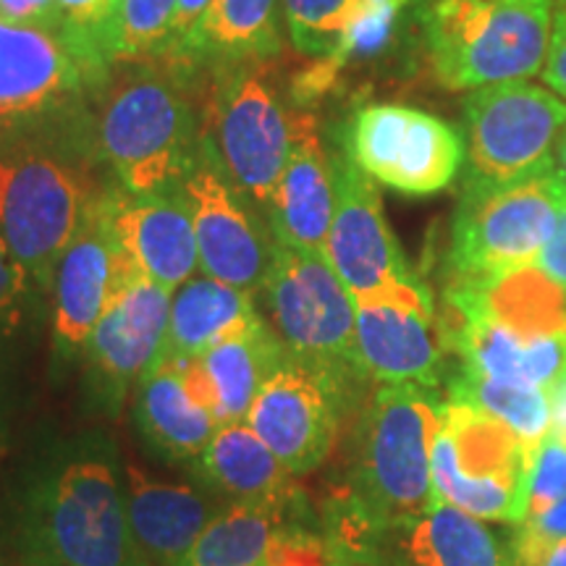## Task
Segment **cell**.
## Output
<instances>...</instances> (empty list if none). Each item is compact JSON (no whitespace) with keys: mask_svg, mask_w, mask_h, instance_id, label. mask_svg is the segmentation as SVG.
Masks as SVG:
<instances>
[{"mask_svg":"<svg viewBox=\"0 0 566 566\" xmlns=\"http://www.w3.org/2000/svg\"><path fill=\"white\" fill-rule=\"evenodd\" d=\"M294 48L313 59H328L367 0H281Z\"/></svg>","mask_w":566,"mask_h":566,"instance_id":"obj_32","label":"cell"},{"mask_svg":"<svg viewBox=\"0 0 566 566\" xmlns=\"http://www.w3.org/2000/svg\"><path fill=\"white\" fill-rule=\"evenodd\" d=\"M113 63L63 30L0 21V147L45 137L108 82Z\"/></svg>","mask_w":566,"mask_h":566,"instance_id":"obj_7","label":"cell"},{"mask_svg":"<svg viewBox=\"0 0 566 566\" xmlns=\"http://www.w3.org/2000/svg\"><path fill=\"white\" fill-rule=\"evenodd\" d=\"M258 317L254 294L208 275H195L174 292L166 342L158 357L200 359L210 346Z\"/></svg>","mask_w":566,"mask_h":566,"instance_id":"obj_28","label":"cell"},{"mask_svg":"<svg viewBox=\"0 0 566 566\" xmlns=\"http://www.w3.org/2000/svg\"><path fill=\"white\" fill-rule=\"evenodd\" d=\"M263 566H331L325 535L315 533V527L296 525L286 530L268 556Z\"/></svg>","mask_w":566,"mask_h":566,"instance_id":"obj_39","label":"cell"},{"mask_svg":"<svg viewBox=\"0 0 566 566\" xmlns=\"http://www.w3.org/2000/svg\"><path fill=\"white\" fill-rule=\"evenodd\" d=\"M105 212L129 263L168 292L200 271L192 216L181 192L134 195L116 184L105 195Z\"/></svg>","mask_w":566,"mask_h":566,"instance_id":"obj_20","label":"cell"},{"mask_svg":"<svg viewBox=\"0 0 566 566\" xmlns=\"http://www.w3.org/2000/svg\"><path fill=\"white\" fill-rule=\"evenodd\" d=\"M38 294L40 289L34 286L30 273L19 263L0 231V342L9 344L19 334Z\"/></svg>","mask_w":566,"mask_h":566,"instance_id":"obj_36","label":"cell"},{"mask_svg":"<svg viewBox=\"0 0 566 566\" xmlns=\"http://www.w3.org/2000/svg\"><path fill=\"white\" fill-rule=\"evenodd\" d=\"M558 184L562 171L551 163L509 187L459 195L449 279H480L537 265L556 229Z\"/></svg>","mask_w":566,"mask_h":566,"instance_id":"obj_10","label":"cell"},{"mask_svg":"<svg viewBox=\"0 0 566 566\" xmlns=\"http://www.w3.org/2000/svg\"><path fill=\"white\" fill-rule=\"evenodd\" d=\"M446 310L480 317L520 336L566 334V292L537 265L480 279H451Z\"/></svg>","mask_w":566,"mask_h":566,"instance_id":"obj_24","label":"cell"},{"mask_svg":"<svg viewBox=\"0 0 566 566\" xmlns=\"http://www.w3.org/2000/svg\"><path fill=\"white\" fill-rule=\"evenodd\" d=\"M126 512L142 554L153 566H174L216 514L205 495L189 485L160 483L145 472L126 470Z\"/></svg>","mask_w":566,"mask_h":566,"instance_id":"obj_26","label":"cell"},{"mask_svg":"<svg viewBox=\"0 0 566 566\" xmlns=\"http://www.w3.org/2000/svg\"><path fill=\"white\" fill-rule=\"evenodd\" d=\"M558 541H566V495L543 512L530 514L514 525L512 548L516 566H533L543 551Z\"/></svg>","mask_w":566,"mask_h":566,"instance_id":"obj_38","label":"cell"},{"mask_svg":"<svg viewBox=\"0 0 566 566\" xmlns=\"http://www.w3.org/2000/svg\"><path fill=\"white\" fill-rule=\"evenodd\" d=\"M373 556L380 566H516L512 541L443 501L405 527L378 533Z\"/></svg>","mask_w":566,"mask_h":566,"instance_id":"obj_22","label":"cell"},{"mask_svg":"<svg viewBox=\"0 0 566 566\" xmlns=\"http://www.w3.org/2000/svg\"><path fill=\"white\" fill-rule=\"evenodd\" d=\"M132 268L113 233L103 197L55 265L51 283L55 363H71L74 354L84 349Z\"/></svg>","mask_w":566,"mask_h":566,"instance_id":"obj_17","label":"cell"},{"mask_svg":"<svg viewBox=\"0 0 566 566\" xmlns=\"http://www.w3.org/2000/svg\"><path fill=\"white\" fill-rule=\"evenodd\" d=\"M566 103L530 82L491 84L464 101L462 192H491L556 163Z\"/></svg>","mask_w":566,"mask_h":566,"instance_id":"obj_9","label":"cell"},{"mask_svg":"<svg viewBox=\"0 0 566 566\" xmlns=\"http://www.w3.org/2000/svg\"><path fill=\"white\" fill-rule=\"evenodd\" d=\"M174 292L132 268L84 344L92 399L122 412L126 396L150 370L166 342Z\"/></svg>","mask_w":566,"mask_h":566,"instance_id":"obj_16","label":"cell"},{"mask_svg":"<svg viewBox=\"0 0 566 566\" xmlns=\"http://www.w3.org/2000/svg\"><path fill=\"white\" fill-rule=\"evenodd\" d=\"M328 546V543H325ZM331 566H380L375 556H359V554H346V551L328 548Z\"/></svg>","mask_w":566,"mask_h":566,"instance_id":"obj_46","label":"cell"},{"mask_svg":"<svg viewBox=\"0 0 566 566\" xmlns=\"http://www.w3.org/2000/svg\"><path fill=\"white\" fill-rule=\"evenodd\" d=\"M537 268L546 271L551 279H554L558 286L566 292V179L562 176V184H558V218L556 229L546 250L537 258Z\"/></svg>","mask_w":566,"mask_h":566,"instance_id":"obj_42","label":"cell"},{"mask_svg":"<svg viewBox=\"0 0 566 566\" xmlns=\"http://www.w3.org/2000/svg\"><path fill=\"white\" fill-rule=\"evenodd\" d=\"M346 407L342 388L286 349L254 396L247 424L300 478L334 451Z\"/></svg>","mask_w":566,"mask_h":566,"instance_id":"obj_15","label":"cell"},{"mask_svg":"<svg viewBox=\"0 0 566 566\" xmlns=\"http://www.w3.org/2000/svg\"><path fill=\"white\" fill-rule=\"evenodd\" d=\"M59 3L63 32L97 48L113 63L122 0H55Z\"/></svg>","mask_w":566,"mask_h":566,"instance_id":"obj_35","label":"cell"},{"mask_svg":"<svg viewBox=\"0 0 566 566\" xmlns=\"http://www.w3.org/2000/svg\"><path fill=\"white\" fill-rule=\"evenodd\" d=\"M556 166H558V171H562V176L566 179V132H564V137L558 139V147H556Z\"/></svg>","mask_w":566,"mask_h":566,"instance_id":"obj_48","label":"cell"},{"mask_svg":"<svg viewBox=\"0 0 566 566\" xmlns=\"http://www.w3.org/2000/svg\"><path fill=\"white\" fill-rule=\"evenodd\" d=\"M551 21L554 0H436L422 13L438 82L457 92L541 74Z\"/></svg>","mask_w":566,"mask_h":566,"instance_id":"obj_5","label":"cell"},{"mask_svg":"<svg viewBox=\"0 0 566 566\" xmlns=\"http://www.w3.org/2000/svg\"><path fill=\"white\" fill-rule=\"evenodd\" d=\"M307 520L310 512L229 504L212 514L195 546L174 566H263L275 541Z\"/></svg>","mask_w":566,"mask_h":566,"instance_id":"obj_30","label":"cell"},{"mask_svg":"<svg viewBox=\"0 0 566 566\" xmlns=\"http://www.w3.org/2000/svg\"><path fill=\"white\" fill-rule=\"evenodd\" d=\"M3 342H0V443L6 441V430H9V415H11V394L9 384H6L3 373Z\"/></svg>","mask_w":566,"mask_h":566,"instance_id":"obj_45","label":"cell"},{"mask_svg":"<svg viewBox=\"0 0 566 566\" xmlns=\"http://www.w3.org/2000/svg\"><path fill=\"white\" fill-rule=\"evenodd\" d=\"M0 21L30 30H63L55 0H0Z\"/></svg>","mask_w":566,"mask_h":566,"instance_id":"obj_40","label":"cell"},{"mask_svg":"<svg viewBox=\"0 0 566 566\" xmlns=\"http://www.w3.org/2000/svg\"><path fill=\"white\" fill-rule=\"evenodd\" d=\"M407 0H367L363 13L344 32L342 42L328 59H323L313 74L307 76L310 87H328L331 80L354 61H367L378 55L391 42V34L399 24Z\"/></svg>","mask_w":566,"mask_h":566,"instance_id":"obj_33","label":"cell"},{"mask_svg":"<svg viewBox=\"0 0 566 566\" xmlns=\"http://www.w3.org/2000/svg\"><path fill=\"white\" fill-rule=\"evenodd\" d=\"M336 212L334 160L323 150L315 118L292 116V153L268 208L273 239L294 250L323 252Z\"/></svg>","mask_w":566,"mask_h":566,"instance_id":"obj_21","label":"cell"},{"mask_svg":"<svg viewBox=\"0 0 566 566\" xmlns=\"http://www.w3.org/2000/svg\"><path fill=\"white\" fill-rule=\"evenodd\" d=\"M566 495V446L546 436L537 443L527 488V514H537Z\"/></svg>","mask_w":566,"mask_h":566,"instance_id":"obj_37","label":"cell"},{"mask_svg":"<svg viewBox=\"0 0 566 566\" xmlns=\"http://www.w3.org/2000/svg\"><path fill=\"white\" fill-rule=\"evenodd\" d=\"M336 212L325 239V260L354 300H386L436 310L433 294L409 268L386 221L375 181L349 155H336Z\"/></svg>","mask_w":566,"mask_h":566,"instance_id":"obj_11","label":"cell"},{"mask_svg":"<svg viewBox=\"0 0 566 566\" xmlns=\"http://www.w3.org/2000/svg\"><path fill=\"white\" fill-rule=\"evenodd\" d=\"M176 0H122L113 63L163 55L171 45Z\"/></svg>","mask_w":566,"mask_h":566,"instance_id":"obj_34","label":"cell"},{"mask_svg":"<svg viewBox=\"0 0 566 566\" xmlns=\"http://www.w3.org/2000/svg\"><path fill=\"white\" fill-rule=\"evenodd\" d=\"M441 405L433 388L380 386L359 420L346 501L378 533L405 527L436 504L430 457Z\"/></svg>","mask_w":566,"mask_h":566,"instance_id":"obj_3","label":"cell"},{"mask_svg":"<svg viewBox=\"0 0 566 566\" xmlns=\"http://www.w3.org/2000/svg\"><path fill=\"white\" fill-rule=\"evenodd\" d=\"M179 192L192 216L202 275L258 294L271 271L275 239L263 229L258 210L233 187L210 134H202Z\"/></svg>","mask_w":566,"mask_h":566,"instance_id":"obj_12","label":"cell"},{"mask_svg":"<svg viewBox=\"0 0 566 566\" xmlns=\"http://www.w3.org/2000/svg\"><path fill=\"white\" fill-rule=\"evenodd\" d=\"M281 51L279 0H212L200 24L168 59L189 63H247Z\"/></svg>","mask_w":566,"mask_h":566,"instance_id":"obj_29","label":"cell"},{"mask_svg":"<svg viewBox=\"0 0 566 566\" xmlns=\"http://www.w3.org/2000/svg\"><path fill=\"white\" fill-rule=\"evenodd\" d=\"M212 126L233 187L254 210L268 212L292 153V116L263 71L250 63L226 66L212 95Z\"/></svg>","mask_w":566,"mask_h":566,"instance_id":"obj_14","label":"cell"},{"mask_svg":"<svg viewBox=\"0 0 566 566\" xmlns=\"http://www.w3.org/2000/svg\"><path fill=\"white\" fill-rule=\"evenodd\" d=\"M543 82L566 101V0H554V21H551V42Z\"/></svg>","mask_w":566,"mask_h":566,"instance_id":"obj_41","label":"cell"},{"mask_svg":"<svg viewBox=\"0 0 566 566\" xmlns=\"http://www.w3.org/2000/svg\"><path fill=\"white\" fill-rule=\"evenodd\" d=\"M108 189L53 134L0 147V231L40 294Z\"/></svg>","mask_w":566,"mask_h":566,"instance_id":"obj_2","label":"cell"},{"mask_svg":"<svg viewBox=\"0 0 566 566\" xmlns=\"http://www.w3.org/2000/svg\"><path fill=\"white\" fill-rule=\"evenodd\" d=\"M126 63L97 92V153L126 192H179L202 139L192 108L171 76Z\"/></svg>","mask_w":566,"mask_h":566,"instance_id":"obj_4","label":"cell"},{"mask_svg":"<svg viewBox=\"0 0 566 566\" xmlns=\"http://www.w3.org/2000/svg\"><path fill=\"white\" fill-rule=\"evenodd\" d=\"M357 302V359L365 378L380 386H441L446 342L436 310L386 300Z\"/></svg>","mask_w":566,"mask_h":566,"instance_id":"obj_18","label":"cell"},{"mask_svg":"<svg viewBox=\"0 0 566 566\" xmlns=\"http://www.w3.org/2000/svg\"><path fill=\"white\" fill-rule=\"evenodd\" d=\"M189 470L205 488L226 495L229 504L310 512L296 475L281 464L247 420L221 424Z\"/></svg>","mask_w":566,"mask_h":566,"instance_id":"obj_23","label":"cell"},{"mask_svg":"<svg viewBox=\"0 0 566 566\" xmlns=\"http://www.w3.org/2000/svg\"><path fill=\"white\" fill-rule=\"evenodd\" d=\"M446 399L467 401V405L483 409L495 420L506 422L530 446H537L548 436L551 420H554V405H551V391L546 388L493 380L464 370V367L451 375Z\"/></svg>","mask_w":566,"mask_h":566,"instance_id":"obj_31","label":"cell"},{"mask_svg":"<svg viewBox=\"0 0 566 566\" xmlns=\"http://www.w3.org/2000/svg\"><path fill=\"white\" fill-rule=\"evenodd\" d=\"M134 415L147 446L176 464H192L221 428L197 359H155L134 386Z\"/></svg>","mask_w":566,"mask_h":566,"instance_id":"obj_19","label":"cell"},{"mask_svg":"<svg viewBox=\"0 0 566 566\" xmlns=\"http://www.w3.org/2000/svg\"><path fill=\"white\" fill-rule=\"evenodd\" d=\"M260 292L283 346L352 399L367 384L357 359V302L325 254L275 242Z\"/></svg>","mask_w":566,"mask_h":566,"instance_id":"obj_6","label":"cell"},{"mask_svg":"<svg viewBox=\"0 0 566 566\" xmlns=\"http://www.w3.org/2000/svg\"><path fill=\"white\" fill-rule=\"evenodd\" d=\"M0 566H3V564H0Z\"/></svg>","mask_w":566,"mask_h":566,"instance_id":"obj_49","label":"cell"},{"mask_svg":"<svg viewBox=\"0 0 566 566\" xmlns=\"http://www.w3.org/2000/svg\"><path fill=\"white\" fill-rule=\"evenodd\" d=\"M438 321L446 349L459 354L464 370L546 391L566 380V334L520 336L491 321L462 317L449 310Z\"/></svg>","mask_w":566,"mask_h":566,"instance_id":"obj_25","label":"cell"},{"mask_svg":"<svg viewBox=\"0 0 566 566\" xmlns=\"http://www.w3.org/2000/svg\"><path fill=\"white\" fill-rule=\"evenodd\" d=\"M346 155L394 192L430 197L451 187L462 171L464 137L433 113L378 103L357 111Z\"/></svg>","mask_w":566,"mask_h":566,"instance_id":"obj_13","label":"cell"},{"mask_svg":"<svg viewBox=\"0 0 566 566\" xmlns=\"http://www.w3.org/2000/svg\"><path fill=\"white\" fill-rule=\"evenodd\" d=\"M212 0H176V17H174V32H171V45L163 55H168L176 45H181L189 38V32L200 24V19L208 13Z\"/></svg>","mask_w":566,"mask_h":566,"instance_id":"obj_43","label":"cell"},{"mask_svg":"<svg viewBox=\"0 0 566 566\" xmlns=\"http://www.w3.org/2000/svg\"><path fill=\"white\" fill-rule=\"evenodd\" d=\"M551 405H554V420L548 433L566 446V380L551 388Z\"/></svg>","mask_w":566,"mask_h":566,"instance_id":"obj_44","label":"cell"},{"mask_svg":"<svg viewBox=\"0 0 566 566\" xmlns=\"http://www.w3.org/2000/svg\"><path fill=\"white\" fill-rule=\"evenodd\" d=\"M535 449L483 409L443 399L430 457L436 501L478 520L520 525Z\"/></svg>","mask_w":566,"mask_h":566,"instance_id":"obj_8","label":"cell"},{"mask_svg":"<svg viewBox=\"0 0 566 566\" xmlns=\"http://www.w3.org/2000/svg\"><path fill=\"white\" fill-rule=\"evenodd\" d=\"M533 566H566V541H558L543 551Z\"/></svg>","mask_w":566,"mask_h":566,"instance_id":"obj_47","label":"cell"},{"mask_svg":"<svg viewBox=\"0 0 566 566\" xmlns=\"http://www.w3.org/2000/svg\"><path fill=\"white\" fill-rule=\"evenodd\" d=\"M0 512L24 566H153L132 533L118 451L103 433L63 438L27 457Z\"/></svg>","mask_w":566,"mask_h":566,"instance_id":"obj_1","label":"cell"},{"mask_svg":"<svg viewBox=\"0 0 566 566\" xmlns=\"http://www.w3.org/2000/svg\"><path fill=\"white\" fill-rule=\"evenodd\" d=\"M286 346L263 317L233 331L223 342L210 346L197 363L210 388L212 412L218 422H244L260 386L279 365Z\"/></svg>","mask_w":566,"mask_h":566,"instance_id":"obj_27","label":"cell"}]
</instances>
